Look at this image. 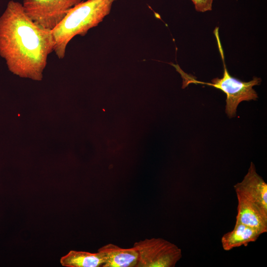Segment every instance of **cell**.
Listing matches in <instances>:
<instances>
[{
    "label": "cell",
    "instance_id": "1",
    "mask_svg": "<svg viewBox=\"0 0 267 267\" xmlns=\"http://www.w3.org/2000/svg\"><path fill=\"white\" fill-rule=\"evenodd\" d=\"M52 30L30 19L22 3L10 1L0 17V55L20 77L40 81L54 51Z\"/></svg>",
    "mask_w": 267,
    "mask_h": 267
},
{
    "label": "cell",
    "instance_id": "2",
    "mask_svg": "<svg viewBox=\"0 0 267 267\" xmlns=\"http://www.w3.org/2000/svg\"><path fill=\"white\" fill-rule=\"evenodd\" d=\"M116 0H87L72 7L62 21L52 30L54 52L60 59L65 55L68 44L75 36H85L110 13Z\"/></svg>",
    "mask_w": 267,
    "mask_h": 267
},
{
    "label": "cell",
    "instance_id": "3",
    "mask_svg": "<svg viewBox=\"0 0 267 267\" xmlns=\"http://www.w3.org/2000/svg\"><path fill=\"white\" fill-rule=\"evenodd\" d=\"M219 51L223 64V74L222 78H215L212 80V83H205L198 81L190 78L185 74H182L183 86L186 87L190 83L205 84L215 87L224 92L226 95L225 113L229 118L235 116L237 107L239 103L243 101L257 100L258 94L253 89L254 86L259 85L262 80L260 78L254 77L253 79L247 82H243L230 75L224 61L223 51L219 35V28L216 27L214 32Z\"/></svg>",
    "mask_w": 267,
    "mask_h": 267
},
{
    "label": "cell",
    "instance_id": "4",
    "mask_svg": "<svg viewBox=\"0 0 267 267\" xmlns=\"http://www.w3.org/2000/svg\"><path fill=\"white\" fill-rule=\"evenodd\" d=\"M135 267H174L182 257L180 248L162 238H145L135 242Z\"/></svg>",
    "mask_w": 267,
    "mask_h": 267
},
{
    "label": "cell",
    "instance_id": "5",
    "mask_svg": "<svg viewBox=\"0 0 267 267\" xmlns=\"http://www.w3.org/2000/svg\"><path fill=\"white\" fill-rule=\"evenodd\" d=\"M82 0H23L24 10L34 22L52 30Z\"/></svg>",
    "mask_w": 267,
    "mask_h": 267
},
{
    "label": "cell",
    "instance_id": "6",
    "mask_svg": "<svg viewBox=\"0 0 267 267\" xmlns=\"http://www.w3.org/2000/svg\"><path fill=\"white\" fill-rule=\"evenodd\" d=\"M239 195L267 213V184L259 176L253 162L243 180L234 185Z\"/></svg>",
    "mask_w": 267,
    "mask_h": 267
},
{
    "label": "cell",
    "instance_id": "7",
    "mask_svg": "<svg viewBox=\"0 0 267 267\" xmlns=\"http://www.w3.org/2000/svg\"><path fill=\"white\" fill-rule=\"evenodd\" d=\"M238 200L235 223H242L261 231L267 232V213L242 196L236 195Z\"/></svg>",
    "mask_w": 267,
    "mask_h": 267
},
{
    "label": "cell",
    "instance_id": "8",
    "mask_svg": "<svg viewBox=\"0 0 267 267\" xmlns=\"http://www.w3.org/2000/svg\"><path fill=\"white\" fill-rule=\"evenodd\" d=\"M103 259L102 267H135L137 253L134 247L129 248L120 247L109 243L98 249Z\"/></svg>",
    "mask_w": 267,
    "mask_h": 267
},
{
    "label": "cell",
    "instance_id": "9",
    "mask_svg": "<svg viewBox=\"0 0 267 267\" xmlns=\"http://www.w3.org/2000/svg\"><path fill=\"white\" fill-rule=\"evenodd\" d=\"M263 234L261 231L242 223H235L232 230L223 235L221 243L223 249L229 251L256 241Z\"/></svg>",
    "mask_w": 267,
    "mask_h": 267
},
{
    "label": "cell",
    "instance_id": "10",
    "mask_svg": "<svg viewBox=\"0 0 267 267\" xmlns=\"http://www.w3.org/2000/svg\"><path fill=\"white\" fill-rule=\"evenodd\" d=\"M60 263L67 267H102L104 261L98 252L92 253L71 250L61 257Z\"/></svg>",
    "mask_w": 267,
    "mask_h": 267
},
{
    "label": "cell",
    "instance_id": "11",
    "mask_svg": "<svg viewBox=\"0 0 267 267\" xmlns=\"http://www.w3.org/2000/svg\"><path fill=\"white\" fill-rule=\"evenodd\" d=\"M195 10L198 12H204L212 9L214 0H191Z\"/></svg>",
    "mask_w": 267,
    "mask_h": 267
}]
</instances>
